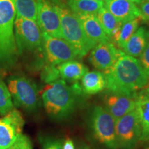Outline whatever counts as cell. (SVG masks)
Segmentation results:
<instances>
[{
    "label": "cell",
    "mask_w": 149,
    "mask_h": 149,
    "mask_svg": "<svg viewBox=\"0 0 149 149\" xmlns=\"http://www.w3.org/2000/svg\"><path fill=\"white\" fill-rule=\"evenodd\" d=\"M104 74L108 93L135 95L149 83V78L138 59L125 53Z\"/></svg>",
    "instance_id": "1"
},
{
    "label": "cell",
    "mask_w": 149,
    "mask_h": 149,
    "mask_svg": "<svg viewBox=\"0 0 149 149\" xmlns=\"http://www.w3.org/2000/svg\"><path fill=\"white\" fill-rule=\"evenodd\" d=\"M41 97L48 117L56 122L67 120L77 106V97L71 86L61 79L48 84L42 91Z\"/></svg>",
    "instance_id": "2"
},
{
    "label": "cell",
    "mask_w": 149,
    "mask_h": 149,
    "mask_svg": "<svg viewBox=\"0 0 149 149\" xmlns=\"http://www.w3.org/2000/svg\"><path fill=\"white\" fill-rule=\"evenodd\" d=\"M16 11L13 0H0V67L15 64L19 55L14 33Z\"/></svg>",
    "instance_id": "3"
},
{
    "label": "cell",
    "mask_w": 149,
    "mask_h": 149,
    "mask_svg": "<svg viewBox=\"0 0 149 149\" xmlns=\"http://www.w3.org/2000/svg\"><path fill=\"white\" fill-rule=\"evenodd\" d=\"M55 7L60 19L62 38L72 46L79 58L87 55L94 46L86 36L77 15L66 6Z\"/></svg>",
    "instance_id": "4"
},
{
    "label": "cell",
    "mask_w": 149,
    "mask_h": 149,
    "mask_svg": "<svg viewBox=\"0 0 149 149\" xmlns=\"http://www.w3.org/2000/svg\"><path fill=\"white\" fill-rule=\"evenodd\" d=\"M87 123L94 139L108 149H119L116 138V120L105 108L94 106L88 112Z\"/></svg>",
    "instance_id": "5"
},
{
    "label": "cell",
    "mask_w": 149,
    "mask_h": 149,
    "mask_svg": "<svg viewBox=\"0 0 149 149\" xmlns=\"http://www.w3.org/2000/svg\"><path fill=\"white\" fill-rule=\"evenodd\" d=\"M7 86L15 107L29 112L37 111L41 105L40 91L31 79L24 75H11L7 79Z\"/></svg>",
    "instance_id": "6"
},
{
    "label": "cell",
    "mask_w": 149,
    "mask_h": 149,
    "mask_svg": "<svg viewBox=\"0 0 149 149\" xmlns=\"http://www.w3.org/2000/svg\"><path fill=\"white\" fill-rule=\"evenodd\" d=\"M14 33L19 55L42 50V32L37 22L16 16Z\"/></svg>",
    "instance_id": "7"
},
{
    "label": "cell",
    "mask_w": 149,
    "mask_h": 149,
    "mask_svg": "<svg viewBox=\"0 0 149 149\" xmlns=\"http://www.w3.org/2000/svg\"><path fill=\"white\" fill-rule=\"evenodd\" d=\"M42 55L45 64L58 66L61 63L79 59L75 50L64 39L42 33Z\"/></svg>",
    "instance_id": "8"
},
{
    "label": "cell",
    "mask_w": 149,
    "mask_h": 149,
    "mask_svg": "<svg viewBox=\"0 0 149 149\" xmlns=\"http://www.w3.org/2000/svg\"><path fill=\"white\" fill-rule=\"evenodd\" d=\"M116 138L119 149H135L140 141L141 128L137 110L116 120Z\"/></svg>",
    "instance_id": "9"
},
{
    "label": "cell",
    "mask_w": 149,
    "mask_h": 149,
    "mask_svg": "<svg viewBox=\"0 0 149 149\" xmlns=\"http://www.w3.org/2000/svg\"><path fill=\"white\" fill-rule=\"evenodd\" d=\"M24 119L15 108L0 118V149H7L22 134Z\"/></svg>",
    "instance_id": "10"
},
{
    "label": "cell",
    "mask_w": 149,
    "mask_h": 149,
    "mask_svg": "<svg viewBox=\"0 0 149 149\" xmlns=\"http://www.w3.org/2000/svg\"><path fill=\"white\" fill-rule=\"evenodd\" d=\"M37 23L42 33L62 38L58 13L55 5L48 0H37Z\"/></svg>",
    "instance_id": "11"
},
{
    "label": "cell",
    "mask_w": 149,
    "mask_h": 149,
    "mask_svg": "<svg viewBox=\"0 0 149 149\" xmlns=\"http://www.w3.org/2000/svg\"><path fill=\"white\" fill-rule=\"evenodd\" d=\"M123 54L124 53L122 50L118 49L113 43L109 41L100 43L92 48L89 61L95 68L105 72L112 68Z\"/></svg>",
    "instance_id": "12"
},
{
    "label": "cell",
    "mask_w": 149,
    "mask_h": 149,
    "mask_svg": "<svg viewBox=\"0 0 149 149\" xmlns=\"http://www.w3.org/2000/svg\"><path fill=\"white\" fill-rule=\"evenodd\" d=\"M104 108L115 120L135 109V95H125L108 93L104 97Z\"/></svg>",
    "instance_id": "13"
},
{
    "label": "cell",
    "mask_w": 149,
    "mask_h": 149,
    "mask_svg": "<svg viewBox=\"0 0 149 149\" xmlns=\"http://www.w3.org/2000/svg\"><path fill=\"white\" fill-rule=\"evenodd\" d=\"M104 6L121 22L141 19L139 7L130 0H105Z\"/></svg>",
    "instance_id": "14"
},
{
    "label": "cell",
    "mask_w": 149,
    "mask_h": 149,
    "mask_svg": "<svg viewBox=\"0 0 149 149\" xmlns=\"http://www.w3.org/2000/svg\"><path fill=\"white\" fill-rule=\"evenodd\" d=\"M79 18L83 30L88 40L95 46L102 42H109V37L104 31L97 15L76 14Z\"/></svg>",
    "instance_id": "15"
},
{
    "label": "cell",
    "mask_w": 149,
    "mask_h": 149,
    "mask_svg": "<svg viewBox=\"0 0 149 149\" xmlns=\"http://www.w3.org/2000/svg\"><path fill=\"white\" fill-rule=\"evenodd\" d=\"M149 84V83H148ZM136 94V107L141 128L140 141H149V86Z\"/></svg>",
    "instance_id": "16"
},
{
    "label": "cell",
    "mask_w": 149,
    "mask_h": 149,
    "mask_svg": "<svg viewBox=\"0 0 149 149\" xmlns=\"http://www.w3.org/2000/svg\"><path fill=\"white\" fill-rule=\"evenodd\" d=\"M149 41V30L144 26L137 29L134 34L126 43L122 51L131 57H140Z\"/></svg>",
    "instance_id": "17"
},
{
    "label": "cell",
    "mask_w": 149,
    "mask_h": 149,
    "mask_svg": "<svg viewBox=\"0 0 149 149\" xmlns=\"http://www.w3.org/2000/svg\"><path fill=\"white\" fill-rule=\"evenodd\" d=\"M107 77L103 72L93 70L87 72L81 79V89L84 95H93L107 88Z\"/></svg>",
    "instance_id": "18"
},
{
    "label": "cell",
    "mask_w": 149,
    "mask_h": 149,
    "mask_svg": "<svg viewBox=\"0 0 149 149\" xmlns=\"http://www.w3.org/2000/svg\"><path fill=\"white\" fill-rule=\"evenodd\" d=\"M61 79L68 82H77L88 71V67L80 61L70 60L57 66Z\"/></svg>",
    "instance_id": "19"
},
{
    "label": "cell",
    "mask_w": 149,
    "mask_h": 149,
    "mask_svg": "<svg viewBox=\"0 0 149 149\" xmlns=\"http://www.w3.org/2000/svg\"><path fill=\"white\" fill-rule=\"evenodd\" d=\"M140 19L141 18H137L122 22L120 27L111 37L110 40L113 41V44L116 45L119 49L122 50L126 43L130 38V37L139 28V23Z\"/></svg>",
    "instance_id": "20"
},
{
    "label": "cell",
    "mask_w": 149,
    "mask_h": 149,
    "mask_svg": "<svg viewBox=\"0 0 149 149\" xmlns=\"http://www.w3.org/2000/svg\"><path fill=\"white\" fill-rule=\"evenodd\" d=\"M66 6L75 14L97 15L104 6V2L96 0H69Z\"/></svg>",
    "instance_id": "21"
},
{
    "label": "cell",
    "mask_w": 149,
    "mask_h": 149,
    "mask_svg": "<svg viewBox=\"0 0 149 149\" xmlns=\"http://www.w3.org/2000/svg\"><path fill=\"white\" fill-rule=\"evenodd\" d=\"M99 21L109 39L120 27L122 22L119 21L105 7L103 6L97 14Z\"/></svg>",
    "instance_id": "22"
},
{
    "label": "cell",
    "mask_w": 149,
    "mask_h": 149,
    "mask_svg": "<svg viewBox=\"0 0 149 149\" xmlns=\"http://www.w3.org/2000/svg\"><path fill=\"white\" fill-rule=\"evenodd\" d=\"M16 16L37 22V0H13Z\"/></svg>",
    "instance_id": "23"
},
{
    "label": "cell",
    "mask_w": 149,
    "mask_h": 149,
    "mask_svg": "<svg viewBox=\"0 0 149 149\" xmlns=\"http://www.w3.org/2000/svg\"><path fill=\"white\" fill-rule=\"evenodd\" d=\"M15 109L7 84L0 77V115L3 116Z\"/></svg>",
    "instance_id": "24"
},
{
    "label": "cell",
    "mask_w": 149,
    "mask_h": 149,
    "mask_svg": "<svg viewBox=\"0 0 149 149\" xmlns=\"http://www.w3.org/2000/svg\"><path fill=\"white\" fill-rule=\"evenodd\" d=\"M41 79L43 82L51 84L59 79L60 74L57 66L45 64L43 66L40 74Z\"/></svg>",
    "instance_id": "25"
},
{
    "label": "cell",
    "mask_w": 149,
    "mask_h": 149,
    "mask_svg": "<svg viewBox=\"0 0 149 149\" xmlns=\"http://www.w3.org/2000/svg\"><path fill=\"white\" fill-rule=\"evenodd\" d=\"M40 141L42 149H63L64 141L58 137L43 135L40 137Z\"/></svg>",
    "instance_id": "26"
},
{
    "label": "cell",
    "mask_w": 149,
    "mask_h": 149,
    "mask_svg": "<svg viewBox=\"0 0 149 149\" xmlns=\"http://www.w3.org/2000/svg\"><path fill=\"white\" fill-rule=\"evenodd\" d=\"M7 149H33V144L31 139L22 133L14 144Z\"/></svg>",
    "instance_id": "27"
},
{
    "label": "cell",
    "mask_w": 149,
    "mask_h": 149,
    "mask_svg": "<svg viewBox=\"0 0 149 149\" xmlns=\"http://www.w3.org/2000/svg\"><path fill=\"white\" fill-rule=\"evenodd\" d=\"M139 58V61L141 66H142L143 69L149 78V41L144 51Z\"/></svg>",
    "instance_id": "28"
},
{
    "label": "cell",
    "mask_w": 149,
    "mask_h": 149,
    "mask_svg": "<svg viewBox=\"0 0 149 149\" xmlns=\"http://www.w3.org/2000/svg\"><path fill=\"white\" fill-rule=\"evenodd\" d=\"M141 19L149 22V0H144L139 4Z\"/></svg>",
    "instance_id": "29"
},
{
    "label": "cell",
    "mask_w": 149,
    "mask_h": 149,
    "mask_svg": "<svg viewBox=\"0 0 149 149\" xmlns=\"http://www.w3.org/2000/svg\"><path fill=\"white\" fill-rule=\"evenodd\" d=\"M63 149H75V148H74V142L72 141L71 139L67 138L66 140L64 141Z\"/></svg>",
    "instance_id": "30"
},
{
    "label": "cell",
    "mask_w": 149,
    "mask_h": 149,
    "mask_svg": "<svg viewBox=\"0 0 149 149\" xmlns=\"http://www.w3.org/2000/svg\"><path fill=\"white\" fill-rule=\"evenodd\" d=\"M54 5L61 6L62 5V0H48Z\"/></svg>",
    "instance_id": "31"
},
{
    "label": "cell",
    "mask_w": 149,
    "mask_h": 149,
    "mask_svg": "<svg viewBox=\"0 0 149 149\" xmlns=\"http://www.w3.org/2000/svg\"><path fill=\"white\" fill-rule=\"evenodd\" d=\"M78 149H91L88 145L86 144H80V146L78 147Z\"/></svg>",
    "instance_id": "32"
},
{
    "label": "cell",
    "mask_w": 149,
    "mask_h": 149,
    "mask_svg": "<svg viewBox=\"0 0 149 149\" xmlns=\"http://www.w3.org/2000/svg\"><path fill=\"white\" fill-rule=\"evenodd\" d=\"M130 1H131L132 2H133L134 3H135V4H139L141 1H144V0H130Z\"/></svg>",
    "instance_id": "33"
},
{
    "label": "cell",
    "mask_w": 149,
    "mask_h": 149,
    "mask_svg": "<svg viewBox=\"0 0 149 149\" xmlns=\"http://www.w3.org/2000/svg\"><path fill=\"white\" fill-rule=\"evenodd\" d=\"M68 1H69V0H62V5L61 6H66Z\"/></svg>",
    "instance_id": "34"
},
{
    "label": "cell",
    "mask_w": 149,
    "mask_h": 149,
    "mask_svg": "<svg viewBox=\"0 0 149 149\" xmlns=\"http://www.w3.org/2000/svg\"><path fill=\"white\" fill-rule=\"evenodd\" d=\"M145 149H149V141H147V144L146 147H145Z\"/></svg>",
    "instance_id": "35"
},
{
    "label": "cell",
    "mask_w": 149,
    "mask_h": 149,
    "mask_svg": "<svg viewBox=\"0 0 149 149\" xmlns=\"http://www.w3.org/2000/svg\"><path fill=\"white\" fill-rule=\"evenodd\" d=\"M96 1H102V2H104L105 0H96Z\"/></svg>",
    "instance_id": "36"
},
{
    "label": "cell",
    "mask_w": 149,
    "mask_h": 149,
    "mask_svg": "<svg viewBox=\"0 0 149 149\" xmlns=\"http://www.w3.org/2000/svg\"><path fill=\"white\" fill-rule=\"evenodd\" d=\"M148 86H149V84H148Z\"/></svg>",
    "instance_id": "37"
}]
</instances>
